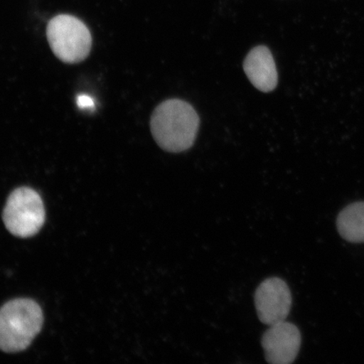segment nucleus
Returning a JSON list of instances; mask_svg holds the SVG:
<instances>
[{
    "instance_id": "obj_1",
    "label": "nucleus",
    "mask_w": 364,
    "mask_h": 364,
    "mask_svg": "<svg viewBox=\"0 0 364 364\" xmlns=\"http://www.w3.org/2000/svg\"><path fill=\"white\" fill-rule=\"evenodd\" d=\"M200 120L191 105L171 99L154 111L150 127L159 146L171 153H180L193 146Z\"/></svg>"
},
{
    "instance_id": "obj_2",
    "label": "nucleus",
    "mask_w": 364,
    "mask_h": 364,
    "mask_svg": "<svg viewBox=\"0 0 364 364\" xmlns=\"http://www.w3.org/2000/svg\"><path fill=\"white\" fill-rule=\"evenodd\" d=\"M42 309L33 300L17 299L0 309V349L17 353L28 348L42 329Z\"/></svg>"
},
{
    "instance_id": "obj_3",
    "label": "nucleus",
    "mask_w": 364,
    "mask_h": 364,
    "mask_svg": "<svg viewBox=\"0 0 364 364\" xmlns=\"http://www.w3.org/2000/svg\"><path fill=\"white\" fill-rule=\"evenodd\" d=\"M47 38L52 51L66 63H78L89 56L92 38L83 21L70 15H59L49 21Z\"/></svg>"
},
{
    "instance_id": "obj_4",
    "label": "nucleus",
    "mask_w": 364,
    "mask_h": 364,
    "mask_svg": "<svg viewBox=\"0 0 364 364\" xmlns=\"http://www.w3.org/2000/svg\"><path fill=\"white\" fill-rule=\"evenodd\" d=\"M45 208L40 195L33 189L14 191L4 209L3 220L7 230L18 237L35 235L45 222Z\"/></svg>"
},
{
    "instance_id": "obj_5",
    "label": "nucleus",
    "mask_w": 364,
    "mask_h": 364,
    "mask_svg": "<svg viewBox=\"0 0 364 364\" xmlns=\"http://www.w3.org/2000/svg\"><path fill=\"white\" fill-rule=\"evenodd\" d=\"M255 306L263 324L272 326L284 321L292 306L288 284L279 277L263 281L255 293Z\"/></svg>"
},
{
    "instance_id": "obj_6",
    "label": "nucleus",
    "mask_w": 364,
    "mask_h": 364,
    "mask_svg": "<svg viewBox=\"0 0 364 364\" xmlns=\"http://www.w3.org/2000/svg\"><path fill=\"white\" fill-rule=\"evenodd\" d=\"M301 334L293 323L282 321L270 326L262 338L266 360L272 364H289L297 358Z\"/></svg>"
},
{
    "instance_id": "obj_7",
    "label": "nucleus",
    "mask_w": 364,
    "mask_h": 364,
    "mask_svg": "<svg viewBox=\"0 0 364 364\" xmlns=\"http://www.w3.org/2000/svg\"><path fill=\"white\" fill-rule=\"evenodd\" d=\"M244 71L257 90L271 92L277 85L274 58L265 46H258L250 51L244 61Z\"/></svg>"
},
{
    "instance_id": "obj_8",
    "label": "nucleus",
    "mask_w": 364,
    "mask_h": 364,
    "mask_svg": "<svg viewBox=\"0 0 364 364\" xmlns=\"http://www.w3.org/2000/svg\"><path fill=\"white\" fill-rule=\"evenodd\" d=\"M336 226L341 237L352 243L364 242V202L349 204L339 213Z\"/></svg>"
},
{
    "instance_id": "obj_9",
    "label": "nucleus",
    "mask_w": 364,
    "mask_h": 364,
    "mask_svg": "<svg viewBox=\"0 0 364 364\" xmlns=\"http://www.w3.org/2000/svg\"><path fill=\"white\" fill-rule=\"evenodd\" d=\"M77 105L80 109H92L95 107L94 100L86 95H80L77 97Z\"/></svg>"
}]
</instances>
